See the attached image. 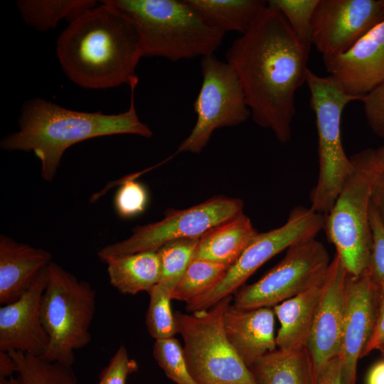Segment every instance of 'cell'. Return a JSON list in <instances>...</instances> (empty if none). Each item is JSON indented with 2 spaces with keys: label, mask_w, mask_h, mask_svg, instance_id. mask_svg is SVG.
I'll use <instances>...</instances> for the list:
<instances>
[{
  "label": "cell",
  "mask_w": 384,
  "mask_h": 384,
  "mask_svg": "<svg viewBox=\"0 0 384 384\" xmlns=\"http://www.w3.org/2000/svg\"><path fill=\"white\" fill-rule=\"evenodd\" d=\"M316 384H344L342 367L338 357L332 359L323 368Z\"/></svg>",
  "instance_id": "cell-37"
},
{
  "label": "cell",
  "mask_w": 384,
  "mask_h": 384,
  "mask_svg": "<svg viewBox=\"0 0 384 384\" xmlns=\"http://www.w3.org/2000/svg\"><path fill=\"white\" fill-rule=\"evenodd\" d=\"M348 272L337 254L326 274L322 297L306 346L314 384L323 368L338 356L345 316Z\"/></svg>",
  "instance_id": "cell-14"
},
{
  "label": "cell",
  "mask_w": 384,
  "mask_h": 384,
  "mask_svg": "<svg viewBox=\"0 0 384 384\" xmlns=\"http://www.w3.org/2000/svg\"><path fill=\"white\" fill-rule=\"evenodd\" d=\"M331 261L315 238L293 245L261 279L238 291L233 304L242 309L274 306L323 281Z\"/></svg>",
  "instance_id": "cell-12"
},
{
  "label": "cell",
  "mask_w": 384,
  "mask_h": 384,
  "mask_svg": "<svg viewBox=\"0 0 384 384\" xmlns=\"http://www.w3.org/2000/svg\"><path fill=\"white\" fill-rule=\"evenodd\" d=\"M17 373V366L9 352L0 351V382Z\"/></svg>",
  "instance_id": "cell-38"
},
{
  "label": "cell",
  "mask_w": 384,
  "mask_h": 384,
  "mask_svg": "<svg viewBox=\"0 0 384 384\" xmlns=\"http://www.w3.org/2000/svg\"><path fill=\"white\" fill-rule=\"evenodd\" d=\"M129 20L143 57L171 61L214 54L225 34L206 24L187 0L102 1Z\"/></svg>",
  "instance_id": "cell-4"
},
{
  "label": "cell",
  "mask_w": 384,
  "mask_h": 384,
  "mask_svg": "<svg viewBox=\"0 0 384 384\" xmlns=\"http://www.w3.org/2000/svg\"><path fill=\"white\" fill-rule=\"evenodd\" d=\"M380 352L383 359H384V348L379 351Z\"/></svg>",
  "instance_id": "cell-43"
},
{
  "label": "cell",
  "mask_w": 384,
  "mask_h": 384,
  "mask_svg": "<svg viewBox=\"0 0 384 384\" xmlns=\"http://www.w3.org/2000/svg\"><path fill=\"white\" fill-rule=\"evenodd\" d=\"M95 310L96 293L91 285L52 261L41 301V320L49 343L41 358L71 367L75 351L91 341Z\"/></svg>",
  "instance_id": "cell-5"
},
{
  "label": "cell",
  "mask_w": 384,
  "mask_h": 384,
  "mask_svg": "<svg viewBox=\"0 0 384 384\" xmlns=\"http://www.w3.org/2000/svg\"><path fill=\"white\" fill-rule=\"evenodd\" d=\"M384 348V286L377 285V310L372 335L363 352L362 358L375 350Z\"/></svg>",
  "instance_id": "cell-36"
},
{
  "label": "cell",
  "mask_w": 384,
  "mask_h": 384,
  "mask_svg": "<svg viewBox=\"0 0 384 384\" xmlns=\"http://www.w3.org/2000/svg\"><path fill=\"white\" fill-rule=\"evenodd\" d=\"M324 280L325 278L304 292L273 306L280 324L276 336L278 349L292 351L306 348L322 297Z\"/></svg>",
  "instance_id": "cell-20"
},
{
  "label": "cell",
  "mask_w": 384,
  "mask_h": 384,
  "mask_svg": "<svg viewBox=\"0 0 384 384\" xmlns=\"http://www.w3.org/2000/svg\"><path fill=\"white\" fill-rule=\"evenodd\" d=\"M383 18L384 0H319L312 45L323 57L343 54Z\"/></svg>",
  "instance_id": "cell-13"
},
{
  "label": "cell",
  "mask_w": 384,
  "mask_h": 384,
  "mask_svg": "<svg viewBox=\"0 0 384 384\" xmlns=\"http://www.w3.org/2000/svg\"><path fill=\"white\" fill-rule=\"evenodd\" d=\"M201 69L202 83L193 103L196 122L176 154L200 153L215 129L237 126L251 116L240 82L227 62L210 54L201 58Z\"/></svg>",
  "instance_id": "cell-10"
},
{
  "label": "cell",
  "mask_w": 384,
  "mask_h": 384,
  "mask_svg": "<svg viewBox=\"0 0 384 384\" xmlns=\"http://www.w3.org/2000/svg\"><path fill=\"white\" fill-rule=\"evenodd\" d=\"M93 0H18L16 6L23 21L38 31H46L66 19L70 23L97 6Z\"/></svg>",
  "instance_id": "cell-25"
},
{
  "label": "cell",
  "mask_w": 384,
  "mask_h": 384,
  "mask_svg": "<svg viewBox=\"0 0 384 384\" xmlns=\"http://www.w3.org/2000/svg\"><path fill=\"white\" fill-rule=\"evenodd\" d=\"M323 60L347 94L363 99L384 82V18L347 52Z\"/></svg>",
  "instance_id": "cell-17"
},
{
  "label": "cell",
  "mask_w": 384,
  "mask_h": 384,
  "mask_svg": "<svg viewBox=\"0 0 384 384\" xmlns=\"http://www.w3.org/2000/svg\"><path fill=\"white\" fill-rule=\"evenodd\" d=\"M148 293L149 303L146 314V326L149 334L155 340L174 337L178 329L171 309V294L158 284Z\"/></svg>",
  "instance_id": "cell-29"
},
{
  "label": "cell",
  "mask_w": 384,
  "mask_h": 384,
  "mask_svg": "<svg viewBox=\"0 0 384 384\" xmlns=\"http://www.w3.org/2000/svg\"><path fill=\"white\" fill-rule=\"evenodd\" d=\"M373 163L378 178L384 180V144L373 149Z\"/></svg>",
  "instance_id": "cell-41"
},
{
  "label": "cell",
  "mask_w": 384,
  "mask_h": 384,
  "mask_svg": "<svg viewBox=\"0 0 384 384\" xmlns=\"http://www.w3.org/2000/svg\"><path fill=\"white\" fill-rule=\"evenodd\" d=\"M232 300L230 295L208 309L174 313L185 359L197 384H258L225 331L224 315Z\"/></svg>",
  "instance_id": "cell-8"
},
{
  "label": "cell",
  "mask_w": 384,
  "mask_h": 384,
  "mask_svg": "<svg viewBox=\"0 0 384 384\" xmlns=\"http://www.w3.org/2000/svg\"><path fill=\"white\" fill-rule=\"evenodd\" d=\"M47 250L0 236V303L18 299L52 261Z\"/></svg>",
  "instance_id": "cell-19"
},
{
  "label": "cell",
  "mask_w": 384,
  "mask_h": 384,
  "mask_svg": "<svg viewBox=\"0 0 384 384\" xmlns=\"http://www.w3.org/2000/svg\"><path fill=\"white\" fill-rule=\"evenodd\" d=\"M310 50L302 46L283 15L268 5L225 53L245 93L254 122L277 139L292 137L295 94L306 82Z\"/></svg>",
  "instance_id": "cell-1"
},
{
  "label": "cell",
  "mask_w": 384,
  "mask_h": 384,
  "mask_svg": "<svg viewBox=\"0 0 384 384\" xmlns=\"http://www.w3.org/2000/svg\"><path fill=\"white\" fill-rule=\"evenodd\" d=\"M371 200L384 225V180L378 178L373 188Z\"/></svg>",
  "instance_id": "cell-39"
},
{
  "label": "cell",
  "mask_w": 384,
  "mask_h": 384,
  "mask_svg": "<svg viewBox=\"0 0 384 384\" xmlns=\"http://www.w3.org/2000/svg\"><path fill=\"white\" fill-rule=\"evenodd\" d=\"M377 285L368 270L348 273L340 360L344 384H356L358 361L372 335L376 318Z\"/></svg>",
  "instance_id": "cell-15"
},
{
  "label": "cell",
  "mask_w": 384,
  "mask_h": 384,
  "mask_svg": "<svg viewBox=\"0 0 384 384\" xmlns=\"http://www.w3.org/2000/svg\"><path fill=\"white\" fill-rule=\"evenodd\" d=\"M106 263L110 284L122 294L149 292L159 283L161 260L158 251L131 254Z\"/></svg>",
  "instance_id": "cell-22"
},
{
  "label": "cell",
  "mask_w": 384,
  "mask_h": 384,
  "mask_svg": "<svg viewBox=\"0 0 384 384\" xmlns=\"http://www.w3.org/2000/svg\"><path fill=\"white\" fill-rule=\"evenodd\" d=\"M257 233L250 218L242 213L201 236L193 260H206L230 267Z\"/></svg>",
  "instance_id": "cell-21"
},
{
  "label": "cell",
  "mask_w": 384,
  "mask_h": 384,
  "mask_svg": "<svg viewBox=\"0 0 384 384\" xmlns=\"http://www.w3.org/2000/svg\"><path fill=\"white\" fill-rule=\"evenodd\" d=\"M306 83L316 117L319 166L317 183L310 195V208L325 215L353 171L342 144V112L348 104L362 98L347 94L331 76H319L309 69Z\"/></svg>",
  "instance_id": "cell-6"
},
{
  "label": "cell",
  "mask_w": 384,
  "mask_h": 384,
  "mask_svg": "<svg viewBox=\"0 0 384 384\" xmlns=\"http://www.w3.org/2000/svg\"><path fill=\"white\" fill-rule=\"evenodd\" d=\"M153 356L166 375L176 384H197L188 370L178 339L172 337L156 340Z\"/></svg>",
  "instance_id": "cell-31"
},
{
  "label": "cell",
  "mask_w": 384,
  "mask_h": 384,
  "mask_svg": "<svg viewBox=\"0 0 384 384\" xmlns=\"http://www.w3.org/2000/svg\"><path fill=\"white\" fill-rule=\"evenodd\" d=\"M361 102L368 126L376 135L384 138V82L366 95Z\"/></svg>",
  "instance_id": "cell-35"
},
{
  "label": "cell",
  "mask_w": 384,
  "mask_h": 384,
  "mask_svg": "<svg viewBox=\"0 0 384 384\" xmlns=\"http://www.w3.org/2000/svg\"><path fill=\"white\" fill-rule=\"evenodd\" d=\"M242 209V200L225 196L213 197L183 210L169 208L162 220L136 227L129 238L104 247L97 255L106 262L131 254L157 251L176 240L200 238L212 228L243 213Z\"/></svg>",
  "instance_id": "cell-9"
},
{
  "label": "cell",
  "mask_w": 384,
  "mask_h": 384,
  "mask_svg": "<svg viewBox=\"0 0 384 384\" xmlns=\"http://www.w3.org/2000/svg\"><path fill=\"white\" fill-rule=\"evenodd\" d=\"M367 384H384V359L376 363L370 368Z\"/></svg>",
  "instance_id": "cell-40"
},
{
  "label": "cell",
  "mask_w": 384,
  "mask_h": 384,
  "mask_svg": "<svg viewBox=\"0 0 384 384\" xmlns=\"http://www.w3.org/2000/svg\"><path fill=\"white\" fill-rule=\"evenodd\" d=\"M370 223L372 247L368 272L376 285L384 286V225L372 200Z\"/></svg>",
  "instance_id": "cell-33"
},
{
  "label": "cell",
  "mask_w": 384,
  "mask_h": 384,
  "mask_svg": "<svg viewBox=\"0 0 384 384\" xmlns=\"http://www.w3.org/2000/svg\"><path fill=\"white\" fill-rule=\"evenodd\" d=\"M139 78L130 87L129 108L118 114H107L69 110L46 99L25 101L18 117V130L5 136L1 149L9 151H33L41 161V176L54 178L64 152L76 143L95 137L115 134L153 135L137 112L134 92Z\"/></svg>",
  "instance_id": "cell-3"
},
{
  "label": "cell",
  "mask_w": 384,
  "mask_h": 384,
  "mask_svg": "<svg viewBox=\"0 0 384 384\" xmlns=\"http://www.w3.org/2000/svg\"><path fill=\"white\" fill-rule=\"evenodd\" d=\"M0 384H21V383L18 378H14L12 376L9 379L0 382Z\"/></svg>",
  "instance_id": "cell-42"
},
{
  "label": "cell",
  "mask_w": 384,
  "mask_h": 384,
  "mask_svg": "<svg viewBox=\"0 0 384 384\" xmlns=\"http://www.w3.org/2000/svg\"><path fill=\"white\" fill-rule=\"evenodd\" d=\"M9 353L16 363L21 384H78L71 367L20 351Z\"/></svg>",
  "instance_id": "cell-27"
},
{
  "label": "cell",
  "mask_w": 384,
  "mask_h": 384,
  "mask_svg": "<svg viewBox=\"0 0 384 384\" xmlns=\"http://www.w3.org/2000/svg\"><path fill=\"white\" fill-rule=\"evenodd\" d=\"M203 22L225 34H244L267 7L263 0H187Z\"/></svg>",
  "instance_id": "cell-23"
},
{
  "label": "cell",
  "mask_w": 384,
  "mask_h": 384,
  "mask_svg": "<svg viewBox=\"0 0 384 384\" xmlns=\"http://www.w3.org/2000/svg\"><path fill=\"white\" fill-rule=\"evenodd\" d=\"M319 0H270L269 6L285 18L299 43L311 50V19Z\"/></svg>",
  "instance_id": "cell-30"
},
{
  "label": "cell",
  "mask_w": 384,
  "mask_h": 384,
  "mask_svg": "<svg viewBox=\"0 0 384 384\" xmlns=\"http://www.w3.org/2000/svg\"><path fill=\"white\" fill-rule=\"evenodd\" d=\"M258 384H314L306 348L276 349L250 367Z\"/></svg>",
  "instance_id": "cell-24"
},
{
  "label": "cell",
  "mask_w": 384,
  "mask_h": 384,
  "mask_svg": "<svg viewBox=\"0 0 384 384\" xmlns=\"http://www.w3.org/2000/svg\"><path fill=\"white\" fill-rule=\"evenodd\" d=\"M199 238L180 239L164 245L157 251L161 276L157 284L171 295L193 260Z\"/></svg>",
  "instance_id": "cell-28"
},
{
  "label": "cell",
  "mask_w": 384,
  "mask_h": 384,
  "mask_svg": "<svg viewBox=\"0 0 384 384\" xmlns=\"http://www.w3.org/2000/svg\"><path fill=\"white\" fill-rule=\"evenodd\" d=\"M47 280L48 266L18 299L0 307V351L45 354L49 338L41 320V301Z\"/></svg>",
  "instance_id": "cell-16"
},
{
  "label": "cell",
  "mask_w": 384,
  "mask_h": 384,
  "mask_svg": "<svg viewBox=\"0 0 384 384\" xmlns=\"http://www.w3.org/2000/svg\"><path fill=\"white\" fill-rule=\"evenodd\" d=\"M56 53L68 78L86 89L129 84L143 57L134 26L102 1L69 23Z\"/></svg>",
  "instance_id": "cell-2"
},
{
  "label": "cell",
  "mask_w": 384,
  "mask_h": 384,
  "mask_svg": "<svg viewBox=\"0 0 384 384\" xmlns=\"http://www.w3.org/2000/svg\"><path fill=\"white\" fill-rule=\"evenodd\" d=\"M137 369V363L129 358L126 347L122 344L102 371L98 384H126L128 376Z\"/></svg>",
  "instance_id": "cell-34"
},
{
  "label": "cell",
  "mask_w": 384,
  "mask_h": 384,
  "mask_svg": "<svg viewBox=\"0 0 384 384\" xmlns=\"http://www.w3.org/2000/svg\"><path fill=\"white\" fill-rule=\"evenodd\" d=\"M350 159L353 171L331 210L324 215V229L347 272L360 275L368 270L370 262V206L378 176L373 166L372 149L358 152Z\"/></svg>",
  "instance_id": "cell-7"
},
{
  "label": "cell",
  "mask_w": 384,
  "mask_h": 384,
  "mask_svg": "<svg viewBox=\"0 0 384 384\" xmlns=\"http://www.w3.org/2000/svg\"><path fill=\"white\" fill-rule=\"evenodd\" d=\"M324 215L311 208H293L281 227L258 233L238 259L228 268L222 279L210 290L186 304L194 312L208 309L226 297L237 292L245 282L272 257L301 242L315 238L324 229Z\"/></svg>",
  "instance_id": "cell-11"
},
{
  "label": "cell",
  "mask_w": 384,
  "mask_h": 384,
  "mask_svg": "<svg viewBox=\"0 0 384 384\" xmlns=\"http://www.w3.org/2000/svg\"><path fill=\"white\" fill-rule=\"evenodd\" d=\"M137 174L128 176L122 181L114 200L117 214L129 218L142 213L148 203V192L145 186L134 178Z\"/></svg>",
  "instance_id": "cell-32"
},
{
  "label": "cell",
  "mask_w": 384,
  "mask_h": 384,
  "mask_svg": "<svg viewBox=\"0 0 384 384\" xmlns=\"http://www.w3.org/2000/svg\"><path fill=\"white\" fill-rule=\"evenodd\" d=\"M228 267L206 260H192L171 294V299L188 303L213 288Z\"/></svg>",
  "instance_id": "cell-26"
},
{
  "label": "cell",
  "mask_w": 384,
  "mask_h": 384,
  "mask_svg": "<svg viewBox=\"0 0 384 384\" xmlns=\"http://www.w3.org/2000/svg\"><path fill=\"white\" fill-rule=\"evenodd\" d=\"M274 316L272 307L242 309L233 304L228 306L224 315L225 331L247 367L276 350Z\"/></svg>",
  "instance_id": "cell-18"
}]
</instances>
